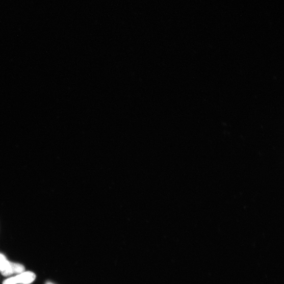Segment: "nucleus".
Returning <instances> with one entry per match:
<instances>
[{
	"label": "nucleus",
	"instance_id": "f257e3e1",
	"mask_svg": "<svg viewBox=\"0 0 284 284\" xmlns=\"http://www.w3.org/2000/svg\"><path fill=\"white\" fill-rule=\"evenodd\" d=\"M36 278L35 273L31 272H24L16 276L6 279L3 284H30Z\"/></svg>",
	"mask_w": 284,
	"mask_h": 284
},
{
	"label": "nucleus",
	"instance_id": "f03ea898",
	"mask_svg": "<svg viewBox=\"0 0 284 284\" xmlns=\"http://www.w3.org/2000/svg\"><path fill=\"white\" fill-rule=\"evenodd\" d=\"M24 271L25 267L23 265L10 262L8 260L0 269V272L5 276L19 274Z\"/></svg>",
	"mask_w": 284,
	"mask_h": 284
},
{
	"label": "nucleus",
	"instance_id": "7ed1b4c3",
	"mask_svg": "<svg viewBox=\"0 0 284 284\" xmlns=\"http://www.w3.org/2000/svg\"><path fill=\"white\" fill-rule=\"evenodd\" d=\"M7 260L5 256L3 254L0 253V269L4 266L5 263L7 262Z\"/></svg>",
	"mask_w": 284,
	"mask_h": 284
},
{
	"label": "nucleus",
	"instance_id": "20e7f679",
	"mask_svg": "<svg viewBox=\"0 0 284 284\" xmlns=\"http://www.w3.org/2000/svg\"><path fill=\"white\" fill-rule=\"evenodd\" d=\"M45 284H55V283H53V282H49V281H48V282H47Z\"/></svg>",
	"mask_w": 284,
	"mask_h": 284
}]
</instances>
